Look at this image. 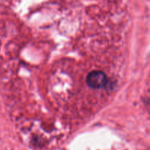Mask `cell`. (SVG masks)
<instances>
[{"mask_svg":"<svg viewBox=\"0 0 150 150\" xmlns=\"http://www.w3.org/2000/svg\"><path fill=\"white\" fill-rule=\"evenodd\" d=\"M86 82L91 88L100 89L106 86L108 84V78L103 72L95 71L88 75L86 77Z\"/></svg>","mask_w":150,"mask_h":150,"instance_id":"obj_1","label":"cell"}]
</instances>
